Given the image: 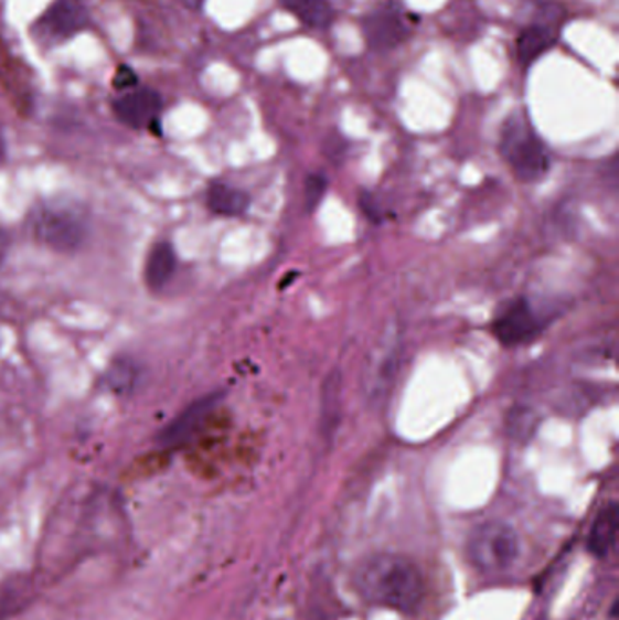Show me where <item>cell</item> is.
Instances as JSON below:
<instances>
[{
  "instance_id": "cell-13",
  "label": "cell",
  "mask_w": 619,
  "mask_h": 620,
  "mask_svg": "<svg viewBox=\"0 0 619 620\" xmlns=\"http://www.w3.org/2000/svg\"><path fill=\"white\" fill-rule=\"evenodd\" d=\"M619 510L618 504L610 503L594 519L589 535V552L596 557L609 554L618 534Z\"/></svg>"
},
{
  "instance_id": "cell-15",
  "label": "cell",
  "mask_w": 619,
  "mask_h": 620,
  "mask_svg": "<svg viewBox=\"0 0 619 620\" xmlns=\"http://www.w3.org/2000/svg\"><path fill=\"white\" fill-rule=\"evenodd\" d=\"M139 382V368L129 360H117L104 376V383L115 394H129Z\"/></svg>"
},
{
  "instance_id": "cell-19",
  "label": "cell",
  "mask_w": 619,
  "mask_h": 620,
  "mask_svg": "<svg viewBox=\"0 0 619 620\" xmlns=\"http://www.w3.org/2000/svg\"><path fill=\"white\" fill-rule=\"evenodd\" d=\"M182 2H185V4L190 6V8H200L204 0H182Z\"/></svg>"
},
{
  "instance_id": "cell-14",
  "label": "cell",
  "mask_w": 619,
  "mask_h": 620,
  "mask_svg": "<svg viewBox=\"0 0 619 620\" xmlns=\"http://www.w3.org/2000/svg\"><path fill=\"white\" fill-rule=\"evenodd\" d=\"M280 4L306 26L317 30L331 26L337 15L331 0H280Z\"/></svg>"
},
{
  "instance_id": "cell-16",
  "label": "cell",
  "mask_w": 619,
  "mask_h": 620,
  "mask_svg": "<svg viewBox=\"0 0 619 620\" xmlns=\"http://www.w3.org/2000/svg\"><path fill=\"white\" fill-rule=\"evenodd\" d=\"M328 191V179L323 174H311L306 183V205L309 211H314L322 202Z\"/></svg>"
},
{
  "instance_id": "cell-17",
  "label": "cell",
  "mask_w": 619,
  "mask_h": 620,
  "mask_svg": "<svg viewBox=\"0 0 619 620\" xmlns=\"http://www.w3.org/2000/svg\"><path fill=\"white\" fill-rule=\"evenodd\" d=\"M113 86L117 89H129V87L137 86V75L134 70L128 66L118 67L115 78H113Z\"/></svg>"
},
{
  "instance_id": "cell-12",
  "label": "cell",
  "mask_w": 619,
  "mask_h": 620,
  "mask_svg": "<svg viewBox=\"0 0 619 620\" xmlns=\"http://www.w3.org/2000/svg\"><path fill=\"white\" fill-rule=\"evenodd\" d=\"M207 207L218 216L235 218L242 216L249 207V196L241 189L231 188L227 183H213L205 194Z\"/></svg>"
},
{
  "instance_id": "cell-6",
  "label": "cell",
  "mask_w": 619,
  "mask_h": 620,
  "mask_svg": "<svg viewBox=\"0 0 619 620\" xmlns=\"http://www.w3.org/2000/svg\"><path fill=\"white\" fill-rule=\"evenodd\" d=\"M542 318L525 298L509 301L492 323V334L503 346H520L536 340L542 334Z\"/></svg>"
},
{
  "instance_id": "cell-2",
  "label": "cell",
  "mask_w": 619,
  "mask_h": 620,
  "mask_svg": "<svg viewBox=\"0 0 619 620\" xmlns=\"http://www.w3.org/2000/svg\"><path fill=\"white\" fill-rule=\"evenodd\" d=\"M26 225L36 244L55 253H75L89 236L86 209L67 200H47L31 209Z\"/></svg>"
},
{
  "instance_id": "cell-1",
  "label": "cell",
  "mask_w": 619,
  "mask_h": 620,
  "mask_svg": "<svg viewBox=\"0 0 619 620\" xmlns=\"http://www.w3.org/2000/svg\"><path fill=\"white\" fill-rule=\"evenodd\" d=\"M356 588L369 602L398 611H415L424 599L420 571L402 555L380 554L360 565Z\"/></svg>"
},
{
  "instance_id": "cell-3",
  "label": "cell",
  "mask_w": 619,
  "mask_h": 620,
  "mask_svg": "<svg viewBox=\"0 0 619 620\" xmlns=\"http://www.w3.org/2000/svg\"><path fill=\"white\" fill-rule=\"evenodd\" d=\"M500 153L512 173L522 182H540L551 169V154L533 122L522 111L512 113L503 122Z\"/></svg>"
},
{
  "instance_id": "cell-8",
  "label": "cell",
  "mask_w": 619,
  "mask_h": 620,
  "mask_svg": "<svg viewBox=\"0 0 619 620\" xmlns=\"http://www.w3.org/2000/svg\"><path fill=\"white\" fill-rule=\"evenodd\" d=\"M162 98L153 89H137L118 98L115 103V115L120 122L129 128H149L159 117Z\"/></svg>"
},
{
  "instance_id": "cell-7",
  "label": "cell",
  "mask_w": 619,
  "mask_h": 620,
  "mask_svg": "<svg viewBox=\"0 0 619 620\" xmlns=\"http://www.w3.org/2000/svg\"><path fill=\"white\" fill-rule=\"evenodd\" d=\"M218 402H221V394H211V396H204L190 405L184 413L174 417L173 421L169 423L168 427L160 432V445L166 448L182 447L190 439H193V436H196L204 425L205 419L215 410Z\"/></svg>"
},
{
  "instance_id": "cell-10",
  "label": "cell",
  "mask_w": 619,
  "mask_h": 620,
  "mask_svg": "<svg viewBox=\"0 0 619 620\" xmlns=\"http://www.w3.org/2000/svg\"><path fill=\"white\" fill-rule=\"evenodd\" d=\"M558 41V28L545 22L531 24L517 35L516 58L522 66H529L537 56L551 50Z\"/></svg>"
},
{
  "instance_id": "cell-4",
  "label": "cell",
  "mask_w": 619,
  "mask_h": 620,
  "mask_svg": "<svg viewBox=\"0 0 619 620\" xmlns=\"http://www.w3.org/2000/svg\"><path fill=\"white\" fill-rule=\"evenodd\" d=\"M520 541L514 530L502 521H489L472 532L469 557L485 574H502L516 563Z\"/></svg>"
},
{
  "instance_id": "cell-9",
  "label": "cell",
  "mask_w": 619,
  "mask_h": 620,
  "mask_svg": "<svg viewBox=\"0 0 619 620\" xmlns=\"http://www.w3.org/2000/svg\"><path fill=\"white\" fill-rule=\"evenodd\" d=\"M87 15L77 0H58L44 17V30L50 35L67 39L86 26Z\"/></svg>"
},
{
  "instance_id": "cell-18",
  "label": "cell",
  "mask_w": 619,
  "mask_h": 620,
  "mask_svg": "<svg viewBox=\"0 0 619 620\" xmlns=\"http://www.w3.org/2000/svg\"><path fill=\"white\" fill-rule=\"evenodd\" d=\"M8 250H10V236L0 227V265L4 264Z\"/></svg>"
},
{
  "instance_id": "cell-5",
  "label": "cell",
  "mask_w": 619,
  "mask_h": 620,
  "mask_svg": "<svg viewBox=\"0 0 619 620\" xmlns=\"http://www.w3.org/2000/svg\"><path fill=\"white\" fill-rule=\"evenodd\" d=\"M365 41L373 52H391L409 39L413 24L398 4L385 2L369 11L364 22Z\"/></svg>"
},
{
  "instance_id": "cell-11",
  "label": "cell",
  "mask_w": 619,
  "mask_h": 620,
  "mask_svg": "<svg viewBox=\"0 0 619 620\" xmlns=\"http://www.w3.org/2000/svg\"><path fill=\"white\" fill-rule=\"evenodd\" d=\"M177 269V253L169 242H157L149 249L143 267V280L151 290L164 289Z\"/></svg>"
}]
</instances>
